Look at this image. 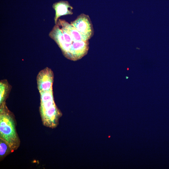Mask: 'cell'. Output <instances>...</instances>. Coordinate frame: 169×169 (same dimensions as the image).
I'll use <instances>...</instances> for the list:
<instances>
[{
    "mask_svg": "<svg viewBox=\"0 0 169 169\" xmlns=\"http://www.w3.org/2000/svg\"><path fill=\"white\" fill-rule=\"evenodd\" d=\"M54 74L46 67L38 73L37 77V86L40 93L39 112L43 125L51 128L57 125L61 113L55 103L52 85Z\"/></svg>",
    "mask_w": 169,
    "mask_h": 169,
    "instance_id": "cell-1",
    "label": "cell"
},
{
    "mask_svg": "<svg viewBox=\"0 0 169 169\" xmlns=\"http://www.w3.org/2000/svg\"><path fill=\"white\" fill-rule=\"evenodd\" d=\"M13 114L4 102L0 105V137L9 146L12 152L19 147L20 141Z\"/></svg>",
    "mask_w": 169,
    "mask_h": 169,
    "instance_id": "cell-2",
    "label": "cell"
},
{
    "mask_svg": "<svg viewBox=\"0 0 169 169\" xmlns=\"http://www.w3.org/2000/svg\"><path fill=\"white\" fill-rule=\"evenodd\" d=\"M80 33L83 40L87 41L94 34L93 25L89 16L84 13L78 16L76 19L71 23Z\"/></svg>",
    "mask_w": 169,
    "mask_h": 169,
    "instance_id": "cell-3",
    "label": "cell"
},
{
    "mask_svg": "<svg viewBox=\"0 0 169 169\" xmlns=\"http://www.w3.org/2000/svg\"><path fill=\"white\" fill-rule=\"evenodd\" d=\"M49 36L58 45L64 55L69 59L72 45L66 42L61 29L59 25L55 24L49 33Z\"/></svg>",
    "mask_w": 169,
    "mask_h": 169,
    "instance_id": "cell-4",
    "label": "cell"
},
{
    "mask_svg": "<svg viewBox=\"0 0 169 169\" xmlns=\"http://www.w3.org/2000/svg\"><path fill=\"white\" fill-rule=\"evenodd\" d=\"M89 45L88 40L74 42L72 45L69 59L75 60L81 59L87 54Z\"/></svg>",
    "mask_w": 169,
    "mask_h": 169,
    "instance_id": "cell-5",
    "label": "cell"
},
{
    "mask_svg": "<svg viewBox=\"0 0 169 169\" xmlns=\"http://www.w3.org/2000/svg\"><path fill=\"white\" fill-rule=\"evenodd\" d=\"M53 8L55 12L54 18L55 24H57L60 17L73 14L72 11L73 8L67 1H61L56 2L53 4Z\"/></svg>",
    "mask_w": 169,
    "mask_h": 169,
    "instance_id": "cell-6",
    "label": "cell"
},
{
    "mask_svg": "<svg viewBox=\"0 0 169 169\" xmlns=\"http://www.w3.org/2000/svg\"><path fill=\"white\" fill-rule=\"evenodd\" d=\"M57 24L61 26V28L69 34L74 42L84 41L80 33L71 23H69L64 20L59 19Z\"/></svg>",
    "mask_w": 169,
    "mask_h": 169,
    "instance_id": "cell-7",
    "label": "cell"
},
{
    "mask_svg": "<svg viewBox=\"0 0 169 169\" xmlns=\"http://www.w3.org/2000/svg\"><path fill=\"white\" fill-rule=\"evenodd\" d=\"M12 88L11 86L6 79L0 81V105L6 102Z\"/></svg>",
    "mask_w": 169,
    "mask_h": 169,
    "instance_id": "cell-8",
    "label": "cell"
},
{
    "mask_svg": "<svg viewBox=\"0 0 169 169\" xmlns=\"http://www.w3.org/2000/svg\"><path fill=\"white\" fill-rule=\"evenodd\" d=\"M0 157L1 161L12 151L7 143L2 139L0 138Z\"/></svg>",
    "mask_w": 169,
    "mask_h": 169,
    "instance_id": "cell-9",
    "label": "cell"
},
{
    "mask_svg": "<svg viewBox=\"0 0 169 169\" xmlns=\"http://www.w3.org/2000/svg\"><path fill=\"white\" fill-rule=\"evenodd\" d=\"M61 29L66 42L68 44L72 45V44L74 42L72 37L64 29L61 28Z\"/></svg>",
    "mask_w": 169,
    "mask_h": 169,
    "instance_id": "cell-10",
    "label": "cell"
}]
</instances>
